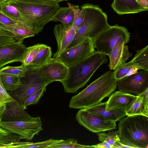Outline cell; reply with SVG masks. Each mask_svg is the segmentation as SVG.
<instances>
[{"mask_svg": "<svg viewBox=\"0 0 148 148\" xmlns=\"http://www.w3.org/2000/svg\"><path fill=\"white\" fill-rule=\"evenodd\" d=\"M40 117H33L27 121L0 122V127L8 132L18 135L20 139L29 141L43 130Z\"/></svg>", "mask_w": 148, "mask_h": 148, "instance_id": "ba28073f", "label": "cell"}, {"mask_svg": "<svg viewBox=\"0 0 148 148\" xmlns=\"http://www.w3.org/2000/svg\"><path fill=\"white\" fill-rule=\"evenodd\" d=\"M130 33L124 26L115 25L110 26L93 40L97 51L108 56L119 42L126 44L129 41Z\"/></svg>", "mask_w": 148, "mask_h": 148, "instance_id": "52a82bcc", "label": "cell"}, {"mask_svg": "<svg viewBox=\"0 0 148 148\" xmlns=\"http://www.w3.org/2000/svg\"><path fill=\"white\" fill-rule=\"evenodd\" d=\"M148 88L138 96L125 111L126 116L141 115L148 117Z\"/></svg>", "mask_w": 148, "mask_h": 148, "instance_id": "ffe728a7", "label": "cell"}, {"mask_svg": "<svg viewBox=\"0 0 148 148\" xmlns=\"http://www.w3.org/2000/svg\"><path fill=\"white\" fill-rule=\"evenodd\" d=\"M109 130L107 133L105 132L98 133V138L100 141H105L113 147L118 141H120L119 135L118 130Z\"/></svg>", "mask_w": 148, "mask_h": 148, "instance_id": "4dcf8cb0", "label": "cell"}, {"mask_svg": "<svg viewBox=\"0 0 148 148\" xmlns=\"http://www.w3.org/2000/svg\"><path fill=\"white\" fill-rule=\"evenodd\" d=\"M123 65L148 71V45L137 51L132 59Z\"/></svg>", "mask_w": 148, "mask_h": 148, "instance_id": "603a6c76", "label": "cell"}, {"mask_svg": "<svg viewBox=\"0 0 148 148\" xmlns=\"http://www.w3.org/2000/svg\"><path fill=\"white\" fill-rule=\"evenodd\" d=\"M18 21L12 19L0 12V22L5 26L16 23Z\"/></svg>", "mask_w": 148, "mask_h": 148, "instance_id": "8d00e7d4", "label": "cell"}, {"mask_svg": "<svg viewBox=\"0 0 148 148\" xmlns=\"http://www.w3.org/2000/svg\"><path fill=\"white\" fill-rule=\"evenodd\" d=\"M140 69L137 68L127 66L123 64L119 66L112 72L114 79L117 81L126 76L130 75L137 72Z\"/></svg>", "mask_w": 148, "mask_h": 148, "instance_id": "83f0119b", "label": "cell"}, {"mask_svg": "<svg viewBox=\"0 0 148 148\" xmlns=\"http://www.w3.org/2000/svg\"><path fill=\"white\" fill-rule=\"evenodd\" d=\"M63 140L51 139L41 142L33 143V142H19L11 146L10 148H50L52 146L60 143Z\"/></svg>", "mask_w": 148, "mask_h": 148, "instance_id": "484cf974", "label": "cell"}, {"mask_svg": "<svg viewBox=\"0 0 148 148\" xmlns=\"http://www.w3.org/2000/svg\"><path fill=\"white\" fill-rule=\"evenodd\" d=\"M42 44L38 43L27 47L24 58L21 62V64L25 67L30 65L38 52Z\"/></svg>", "mask_w": 148, "mask_h": 148, "instance_id": "1f68e13d", "label": "cell"}, {"mask_svg": "<svg viewBox=\"0 0 148 148\" xmlns=\"http://www.w3.org/2000/svg\"><path fill=\"white\" fill-rule=\"evenodd\" d=\"M81 9L84 14L83 23L68 48L88 38L93 40L110 25L106 14L98 5L90 3L83 4Z\"/></svg>", "mask_w": 148, "mask_h": 148, "instance_id": "5b68a950", "label": "cell"}, {"mask_svg": "<svg viewBox=\"0 0 148 148\" xmlns=\"http://www.w3.org/2000/svg\"><path fill=\"white\" fill-rule=\"evenodd\" d=\"M91 147V145H84L77 143L76 140L70 138L51 147L50 148H87Z\"/></svg>", "mask_w": 148, "mask_h": 148, "instance_id": "836d02e7", "label": "cell"}, {"mask_svg": "<svg viewBox=\"0 0 148 148\" xmlns=\"http://www.w3.org/2000/svg\"><path fill=\"white\" fill-rule=\"evenodd\" d=\"M146 9L148 10V0H137Z\"/></svg>", "mask_w": 148, "mask_h": 148, "instance_id": "b9f144b4", "label": "cell"}, {"mask_svg": "<svg viewBox=\"0 0 148 148\" xmlns=\"http://www.w3.org/2000/svg\"><path fill=\"white\" fill-rule=\"evenodd\" d=\"M27 69L22 64L17 66H8L0 69V73L6 74L16 76L20 78L24 77Z\"/></svg>", "mask_w": 148, "mask_h": 148, "instance_id": "d6a6232c", "label": "cell"}, {"mask_svg": "<svg viewBox=\"0 0 148 148\" xmlns=\"http://www.w3.org/2000/svg\"><path fill=\"white\" fill-rule=\"evenodd\" d=\"M5 27V25L1 23L0 22V28L3 29Z\"/></svg>", "mask_w": 148, "mask_h": 148, "instance_id": "bcb514c9", "label": "cell"}, {"mask_svg": "<svg viewBox=\"0 0 148 148\" xmlns=\"http://www.w3.org/2000/svg\"><path fill=\"white\" fill-rule=\"evenodd\" d=\"M53 59L50 62L39 66L40 71L44 76L53 82H61L67 78L69 67L62 62Z\"/></svg>", "mask_w": 148, "mask_h": 148, "instance_id": "4fadbf2b", "label": "cell"}, {"mask_svg": "<svg viewBox=\"0 0 148 148\" xmlns=\"http://www.w3.org/2000/svg\"><path fill=\"white\" fill-rule=\"evenodd\" d=\"M4 29L7 30L14 35V38L16 41L23 42L25 38L34 36V31L24 22L17 21L12 25L5 26Z\"/></svg>", "mask_w": 148, "mask_h": 148, "instance_id": "44dd1931", "label": "cell"}, {"mask_svg": "<svg viewBox=\"0 0 148 148\" xmlns=\"http://www.w3.org/2000/svg\"><path fill=\"white\" fill-rule=\"evenodd\" d=\"M77 30L72 27L69 29H65L61 24L56 25L53 29L58 45V50L54 54L55 58L67 49L74 40Z\"/></svg>", "mask_w": 148, "mask_h": 148, "instance_id": "5bb4252c", "label": "cell"}, {"mask_svg": "<svg viewBox=\"0 0 148 148\" xmlns=\"http://www.w3.org/2000/svg\"><path fill=\"white\" fill-rule=\"evenodd\" d=\"M91 147L101 148H113V147L105 141L95 145H91Z\"/></svg>", "mask_w": 148, "mask_h": 148, "instance_id": "f35d334b", "label": "cell"}, {"mask_svg": "<svg viewBox=\"0 0 148 148\" xmlns=\"http://www.w3.org/2000/svg\"><path fill=\"white\" fill-rule=\"evenodd\" d=\"M23 43L16 41L0 46V69L6 64L22 61L27 48Z\"/></svg>", "mask_w": 148, "mask_h": 148, "instance_id": "7c38bea8", "label": "cell"}, {"mask_svg": "<svg viewBox=\"0 0 148 148\" xmlns=\"http://www.w3.org/2000/svg\"><path fill=\"white\" fill-rule=\"evenodd\" d=\"M117 87V81L112 71L104 73L85 89L71 98L69 107L81 109L94 106L110 96Z\"/></svg>", "mask_w": 148, "mask_h": 148, "instance_id": "7a4b0ae2", "label": "cell"}, {"mask_svg": "<svg viewBox=\"0 0 148 148\" xmlns=\"http://www.w3.org/2000/svg\"><path fill=\"white\" fill-rule=\"evenodd\" d=\"M46 87H45L36 91L27 99L22 106V107L25 109L29 105L37 104L46 91Z\"/></svg>", "mask_w": 148, "mask_h": 148, "instance_id": "e575fe53", "label": "cell"}, {"mask_svg": "<svg viewBox=\"0 0 148 148\" xmlns=\"http://www.w3.org/2000/svg\"><path fill=\"white\" fill-rule=\"evenodd\" d=\"M111 6L114 11L120 15L148 11L137 0H114Z\"/></svg>", "mask_w": 148, "mask_h": 148, "instance_id": "ac0fdd59", "label": "cell"}, {"mask_svg": "<svg viewBox=\"0 0 148 148\" xmlns=\"http://www.w3.org/2000/svg\"><path fill=\"white\" fill-rule=\"evenodd\" d=\"M75 119L79 125L94 133L116 129V121L93 113L84 108L78 111Z\"/></svg>", "mask_w": 148, "mask_h": 148, "instance_id": "30bf717a", "label": "cell"}, {"mask_svg": "<svg viewBox=\"0 0 148 148\" xmlns=\"http://www.w3.org/2000/svg\"><path fill=\"white\" fill-rule=\"evenodd\" d=\"M32 118L16 101L13 99L6 103L1 121H25L29 120Z\"/></svg>", "mask_w": 148, "mask_h": 148, "instance_id": "9a60e30c", "label": "cell"}, {"mask_svg": "<svg viewBox=\"0 0 148 148\" xmlns=\"http://www.w3.org/2000/svg\"><path fill=\"white\" fill-rule=\"evenodd\" d=\"M0 12L12 19L24 22L23 20L17 9L7 1L0 5Z\"/></svg>", "mask_w": 148, "mask_h": 148, "instance_id": "4316f807", "label": "cell"}, {"mask_svg": "<svg viewBox=\"0 0 148 148\" xmlns=\"http://www.w3.org/2000/svg\"><path fill=\"white\" fill-rule=\"evenodd\" d=\"M26 67L25 76L20 78L22 85L16 90L9 93L22 106L36 91L53 82L42 75L39 66L29 65Z\"/></svg>", "mask_w": 148, "mask_h": 148, "instance_id": "8992f818", "label": "cell"}, {"mask_svg": "<svg viewBox=\"0 0 148 148\" xmlns=\"http://www.w3.org/2000/svg\"><path fill=\"white\" fill-rule=\"evenodd\" d=\"M9 0H0V5L6 2Z\"/></svg>", "mask_w": 148, "mask_h": 148, "instance_id": "f6af8a7d", "label": "cell"}, {"mask_svg": "<svg viewBox=\"0 0 148 148\" xmlns=\"http://www.w3.org/2000/svg\"><path fill=\"white\" fill-rule=\"evenodd\" d=\"M12 99H11L5 100L2 98L1 95H0V104L3 103H6L10 101Z\"/></svg>", "mask_w": 148, "mask_h": 148, "instance_id": "7bdbcfd3", "label": "cell"}, {"mask_svg": "<svg viewBox=\"0 0 148 148\" xmlns=\"http://www.w3.org/2000/svg\"><path fill=\"white\" fill-rule=\"evenodd\" d=\"M84 108L93 113L116 122L126 116L125 112L122 110L107 109L106 101Z\"/></svg>", "mask_w": 148, "mask_h": 148, "instance_id": "d6986e66", "label": "cell"}, {"mask_svg": "<svg viewBox=\"0 0 148 148\" xmlns=\"http://www.w3.org/2000/svg\"><path fill=\"white\" fill-rule=\"evenodd\" d=\"M18 10L24 22L35 34L41 32L60 7L59 3L45 0H9Z\"/></svg>", "mask_w": 148, "mask_h": 148, "instance_id": "6da1fadb", "label": "cell"}, {"mask_svg": "<svg viewBox=\"0 0 148 148\" xmlns=\"http://www.w3.org/2000/svg\"><path fill=\"white\" fill-rule=\"evenodd\" d=\"M120 142L130 148H148V117L127 116L119 121Z\"/></svg>", "mask_w": 148, "mask_h": 148, "instance_id": "277c9868", "label": "cell"}, {"mask_svg": "<svg viewBox=\"0 0 148 148\" xmlns=\"http://www.w3.org/2000/svg\"><path fill=\"white\" fill-rule=\"evenodd\" d=\"M52 55L51 47L42 44L38 52L30 65L38 66L45 64L53 60Z\"/></svg>", "mask_w": 148, "mask_h": 148, "instance_id": "cb8c5ba5", "label": "cell"}, {"mask_svg": "<svg viewBox=\"0 0 148 148\" xmlns=\"http://www.w3.org/2000/svg\"><path fill=\"white\" fill-rule=\"evenodd\" d=\"M74 19L73 13L69 7H60L51 20V21L60 22L66 29L71 27Z\"/></svg>", "mask_w": 148, "mask_h": 148, "instance_id": "7402d4cb", "label": "cell"}, {"mask_svg": "<svg viewBox=\"0 0 148 148\" xmlns=\"http://www.w3.org/2000/svg\"><path fill=\"white\" fill-rule=\"evenodd\" d=\"M117 87L123 92L138 96L148 88V71L143 70L117 81Z\"/></svg>", "mask_w": 148, "mask_h": 148, "instance_id": "8fae6325", "label": "cell"}, {"mask_svg": "<svg viewBox=\"0 0 148 148\" xmlns=\"http://www.w3.org/2000/svg\"><path fill=\"white\" fill-rule=\"evenodd\" d=\"M67 4L74 14V21L71 27L77 31L83 23L84 19V13L78 5L69 2H67Z\"/></svg>", "mask_w": 148, "mask_h": 148, "instance_id": "f546056e", "label": "cell"}, {"mask_svg": "<svg viewBox=\"0 0 148 148\" xmlns=\"http://www.w3.org/2000/svg\"><path fill=\"white\" fill-rule=\"evenodd\" d=\"M47 0L51 1H53L54 2H56L57 3H59L60 2L63 1H68L70 0Z\"/></svg>", "mask_w": 148, "mask_h": 148, "instance_id": "ee69618b", "label": "cell"}, {"mask_svg": "<svg viewBox=\"0 0 148 148\" xmlns=\"http://www.w3.org/2000/svg\"><path fill=\"white\" fill-rule=\"evenodd\" d=\"M6 103L0 104V122L1 121L3 115L5 110Z\"/></svg>", "mask_w": 148, "mask_h": 148, "instance_id": "ab89813d", "label": "cell"}, {"mask_svg": "<svg viewBox=\"0 0 148 148\" xmlns=\"http://www.w3.org/2000/svg\"><path fill=\"white\" fill-rule=\"evenodd\" d=\"M132 56L128 46L124 43H117L108 56L110 59L108 64L109 69L114 70L117 67L124 63Z\"/></svg>", "mask_w": 148, "mask_h": 148, "instance_id": "e0dca14e", "label": "cell"}, {"mask_svg": "<svg viewBox=\"0 0 148 148\" xmlns=\"http://www.w3.org/2000/svg\"><path fill=\"white\" fill-rule=\"evenodd\" d=\"M107 62L106 55L95 51L83 61L69 67L67 78L61 82L65 92L76 93L85 86L98 68Z\"/></svg>", "mask_w": 148, "mask_h": 148, "instance_id": "3957f363", "label": "cell"}, {"mask_svg": "<svg viewBox=\"0 0 148 148\" xmlns=\"http://www.w3.org/2000/svg\"><path fill=\"white\" fill-rule=\"evenodd\" d=\"M114 148H130V147L127 145H125L121 143L119 141H117L115 144L113 146Z\"/></svg>", "mask_w": 148, "mask_h": 148, "instance_id": "60d3db41", "label": "cell"}, {"mask_svg": "<svg viewBox=\"0 0 148 148\" xmlns=\"http://www.w3.org/2000/svg\"><path fill=\"white\" fill-rule=\"evenodd\" d=\"M0 95L5 100L11 99L13 98L7 91L1 82L0 77Z\"/></svg>", "mask_w": 148, "mask_h": 148, "instance_id": "74e56055", "label": "cell"}, {"mask_svg": "<svg viewBox=\"0 0 148 148\" xmlns=\"http://www.w3.org/2000/svg\"><path fill=\"white\" fill-rule=\"evenodd\" d=\"M15 41L13 34L6 29L0 28V43L7 41L13 42Z\"/></svg>", "mask_w": 148, "mask_h": 148, "instance_id": "d590c367", "label": "cell"}, {"mask_svg": "<svg viewBox=\"0 0 148 148\" xmlns=\"http://www.w3.org/2000/svg\"><path fill=\"white\" fill-rule=\"evenodd\" d=\"M19 136L15 134L10 133L0 127V144L11 146L20 141Z\"/></svg>", "mask_w": 148, "mask_h": 148, "instance_id": "f1b7e54d", "label": "cell"}, {"mask_svg": "<svg viewBox=\"0 0 148 148\" xmlns=\"http://www.w3.org/2000/svg\"><path fill=\"white\" fill-rule=\"evenodd\" d=\"M0 77L4 87L9 93L16 90L22 84L20 78L17 76L0 73Z\"/></svg>", "mask_w": 148, "mask_h": 148, "instance_id": "d4e9b609", "label": "cell"}, {"mask_svg": "<svg viewBox=\"0 0 148 148\" xmlns=\"http://www.w3.org/2000/svg\"><path fill=\"white\" fill-rule=\"evenodd\" d=\"M95 49L93 40L88 38L75 46L68 48L53 59L69 67L92 55L95 51Z\"/></svg>", "mask_w": 148, "mask_h": 148, "instance_id": "9c48e42d", "label": "cell"}, {"mask_svg": "<svg viewBox=\"0 0 148 148\" xmlns=\"http://www.w3.org/2000/svg\"><path fill=\"white\" fill-rule=\"evenodd\" d=\"M137 96L121 92H114L106 101V108L109 110L118 109L125 112L130 106Z\"/></svg>", "mask_w": 148, "mask_h": 148, "instance_id": "2e32d148", "label": "cell"}]
</instances>
